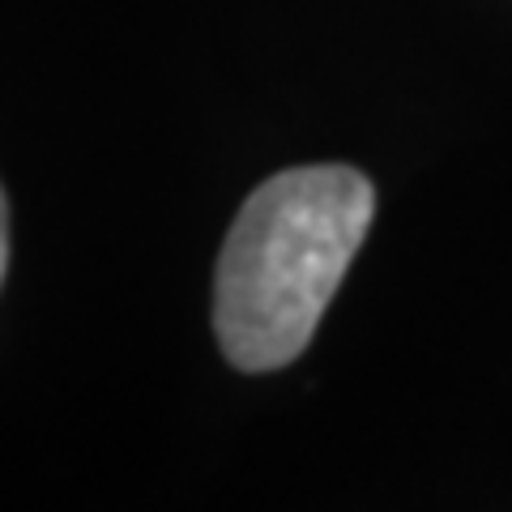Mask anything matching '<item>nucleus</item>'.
<instances>
[{"instance_id":"obj_1","label":"nucleus","mask_w":512,"mask_h":512,"mask_svg":"<svg viewBox=\"0 0 512 512\" xmlns=\"http://www.w3.org/2000/svg\"><path fill=\"white\" fill-rule=\"evenodd\" d=\"M376 214V188L342 163L291 167L239 205L214 274V338L239 372L308 350Z\"/></svg>"},{"instance_id":"obj_2","label":"nucleus","mask_w":512,"mask_h":512,"mask_svg":"<svg viewBox=\"0 0 512 512\" xmlns=\"http://www.w3.org/2000/svg\"><path fill=\"white\" fill-rule=\"evenodd\" d=\"M5 269H9V201L5 188H0V282H5Z\"/></svg>"}]
</instances>
